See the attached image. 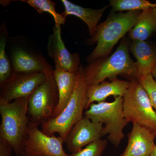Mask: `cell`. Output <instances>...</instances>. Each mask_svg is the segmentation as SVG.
<instances>
[{
	"label": "cell",
	"mask_w": 156,
	"mask_h": 156,
	"mask_svg": "<svg viewBox=\"0 0 156 156\" xmlns=\"http://www.w3.org/2000/svg\"><path fill=\"white\" fill-rule=\"evenodd\" d=\"M141 11L112 12L105 21L98 25L95 35L87 41L89 45L97 44L87 57V62L90 63L98 58L108 56L115 45L134 28Z\"/></svg>",
	"instance_id": "6da1fadb"
},
{
	"label": "cell",
	"mask_w": 156,
	"mask_h": 156,
	"mask_svg": "<svg viewBox=\"0 0 156 156\" xmlns=\"http://www.w3.org/2000/svg\"><path fill=\"white\" fill-rule=\"evenodd\" d=\"M129 44L126 39L122 40L114 53L110 56L98 58L84 68V76L87 85L97 84L117 78L126 77L131 80L138 75L135 62L129 54Z\"/></svg>",
	"instance_id": "7a4b0ae2"
},
{
	"label": "cell",
	"mask_w": 156,
	"mask_h": 156,
	"mask_svg": "<svg viewBox=\"0 0 156 156\" xmlns=\"http://www.w3.org/2000/svg\"><path fill=\"white\" fill-rule=\"evenodd\" d=\"M29 98L8 102L0 98V138L11 144L15 156H21L28 135L30 120L27 117Z\"/></svg>",
	"instance_id": "3957f363"
},
{
	"label": "cell",
	"mask_w": 156,
	"mask_h": 156,
	"mask_svg": "<svg viewBox=\"0 0 156 156\" xmlns=\"http://www.w3.org/2000/svg\"><path fill=\"white\" fill-rule=\"evenodd\" d=\"M87 87L84 76V68L81 64L70 100L58 116L50 118L42 124V131L44 133L48 135L58 133L65 142L73 127L83 117V111L87 103Z\"/></svg>",
	"instance_id": "277c9868"
},
{
	"label": "cell",
	"mask_w": 156,
	"mask_h": 156,
	"mask_svg": "<svg viewBox=\"0 0 156 156\" xmlns=\"http://www.w3.org/2000/svg\"><path fill=\"white\" fill-rule=\"evenodd\" d=\"M123 102V97L119 96L112 102L93 103L84 113V117L103 125V136L107 135L109 141L115 147L124 138L123 130L129 123L124 115Z\"/></svg>",
	"instance_id": "5b68a950"
},
{
	"label": "cell",
	"mask_w": 156,
	"mask_h": 156,
	"mask_svg": "<svg viewBox=\"0 0 156 156\" xmlns=\"http://www.w3.org/2000/svg\"><path fill=\"white\" fill-rule=\"evenodd\" d=\"M123 98V112L128 122L143 126L156 134V112L137 78L130 81Z\"/></svg>",
	"instance_id": "8992f818"
},
{
	"label": "cell",
	"mask_w": 156,
	"mask_h": 156,
	"mask_svg": "<svg viewBox=\"0 0 156 156\" xmlns=\"http://www.w3.org/2000/svg\"><path fill=\"white\" fill-rule=\"evenodd\" d=\"M53 71L50 65L45 71L46 80L29 98L27 114L30 121L38 126L51 118L58 103V89Z\"/></svg>",
	"instance_id": "52a82bcc"
},
{
	"label": "cell",
	"mask_w": 156,
	"mask_h": 156,
	"mask_svg": "<svg viewBox=\"0 0 156 156\" xmlns=\"http://www.w3.org/2000/svg\"><path fill=\"white\" fill-rule=\"evenodd\" d=\"M61 136L48 135L41 131L38 125L30 121L28 135L24 144L26 156H69L65 152ZM22 154V155H23Z\"/></svg>",
	"instance_id": "ba28073f"
},
{
	"label": "cell",
	"mask_w": 156,
	"mask_h": 156,
	"mask_svg": "<svg viewBox=\"0 0 156 156\" xmlns=\"http://www.w3.org/2000/svg\"><path fill=\"white\" fill-rule=\"evenodd\" d=\"M46 79L45 72L20 73L13 71L10 79L1 85L0 98L10 102L29 98Z\"/></svg>",
	"instance_id": "9c48e42d"
},
{
	"label": "cell",
	"mask_w": 156,
	"mask_h": 156,
	"mask_svg": "<svg viewBox=\"0 0 156 156\" xmlns=\"http://www.w3.org/2000/svg\"><path fill=\"white\" fill-rule=\"evenodd\" d=\"M48 55L53 58L55 68L72 73H77L80 64L79 54L70 53L61 36V25L55 24L50 35L47 48Z\"/></svg>",
	"instance_id": "30bf717a"
},
{
	"label": "cell",
	"mask_w": 156,
	"mask_h": 156,
	"mask_svg": "<svg viewBox=\"0 0 156 156\" xmlns=\"http://www.w3.org/2000/svg\"><path fill=\"white\" fill-rule=\"evenodd\" d=\"M103 125L92 122L83 117L74 126L68 135L65 143L72 153L80 150L91 143L101 139Z\"/></svg>",
	"instance_id": "8fae6325"
},
{
	"label": "cell",
	"mask_w": 156,
	"mask_h": 156,
	"mask_svg": "<svg viewBox=\"0 0 156 156\" xmlns=\"http://www.w3.org/2000/svg\"><path fill=\"white\" fill-rule=\"evenodd\" d=\"M156 134L136 124H133L131 131L127 135L128 144L120 156H151Z\"/></svg>",
	"instance_id": "7c38bea8"
},
{
	"label": "cell",
	"mask_w": 156,
	"mask_h": 156,
	"mask_svg": "<svg viewBox=\"0 0 156 156\" xmlns=\"http://www.w3.org/2000/svg\"><path fill=\"white\" fill-rule=\"evenodd\" d=\"M129 85L130 81L117 78L110 81H103L98 84L87 85L85 110L88 109L92 103L104 102L109 96L124 97Z\"/></svg>",
	"instance_id": "4fadbf2b"
},
{
	"label": "cell",
	"mask_w": 156,
	"mask_h": 156,
	"mask_svg": "<svg viewBox=\"0 0 156 156\" xmlns=\"http://www.w3.org/2000/svg\"><path fill=\"white\" fill-rule=\"evenodd\" d=\"M129 50L136 59L138 75L152 74L156 65V44L147 41H132Z\"/></svg>",
	"instance_id": "5bb4252c"
},
{
	"label": "cell",
	"mask_w": 156,
	"mask_h": 156,
	"mask_svg": "<svg viewBox=\"0 0 156 156\" xmlns=\"http://www.w3.org/2000/svg\"><path fill=\"white\" fill-rule=\"evenodd\" d=\"M13 71L20 73L45 72L50 65L42 56H36L17 48L11 54Z\"/></svg>",
	"instance_id": "9a60e30c"
},
{
	"label": "cell",
	"mask_w": 156,
	"mask_h": 156,
	"mask_svg": "<svg viewBox=\"0 0 156 156\" xmlns=\"http://www.w3.org/2000/svg\"><path fill=\"white\" fill-rule=\"evenodd\" d=\"M77 73L70 72L58 68L54 69L53 75L58 89V101L51 118L58 116L69 102L75 88Z\"/></svg>",
	"instance_id": "2e32d148"
},
{
	"label": "cell",
	"mask_w": 156,
	"mask_h": 156,
	"mask_svg": "<svg viewBox=\"0 0 156 156\" xmlns=\"http://www.w3.org/2000/svg\"><path fill=\"white\" fill-rule=\"evenodd\" d=\"M64 7V12L62 14L66 17L72 15L80 18L87 24L91 37L95 35L98 23L105 10L108 6L101 9H93L83 8L67 0H62Z\"/></svg>",
	"instance_id": "e0dca14e"
},
{
	"label": "cell",
	"mask_w": 156,
	"mask_h": 156,
	"mask_svg": "<svg viewBox=\"0 0 156 156\" xmlns=\"http://www.w3.org/2000/svg\"><path fill=\"white\" fill-rule=\"evenodd\" d=\"M156 33V8L141 11L136 25L128 33L132 41H147Z\"/></svg>",
	"instance_id": "ac0fdd59"
},
{
	"label": "cell",
	"mask_w": 156,
	"mask_h": 156,
	"mask_svg": "<svg viewBox=\"0 0 156 156\" xmlns=\"http://www.w3.org/2000/svg\"><path fill=\"white\" fill-rule=\"evenodd\" d=\"M110 6L113 12L142 11L150 8H156V4L147 0H110Z\"/></svg>",
	"instance_id": "d6986e66"
},
{
	"label": "cell",
	"mask_w": 156,
	"mask_h": 156,
	"mask_svg": "<svg viewBox=\"0 0 156 156\" xmlns=\"http://www.w3.org/2000/svg\"><path fill=\"white\" fill-rule=\"evenodd\" d=\"M23 2L28 4L34 8L39 14L44 12L49 13L53 16L55 24L64 25L66 22V17L62 14H59L55 10L56 4L50 0H23Z\"/></svg>",
	"instance_id": "ffe728a7"
},
{
	"label": "cell",
	"mask_w": 156,
	"mask_h": 156,
	"mask_svg": "<svg viewBox=\"0 0 156 156\" xmlns=\"http://www.w3.org/2000/svg\"><path fill=\"white\" fill-rule=\"evenodd\" d=\"M6 37L1 33L0 37V85L8 80L13 73L6 53Z\"/></svg>",
	"instance_id": "44dd1931"
},
{
	"label": "cell",
	"mask_w": 156,
	"mask_h": 156,
	"mask_svg": "<svg viewBox=\"0 0 156 156\" xmlns=\"http://www.w3.org/2000/svg\"><path fill=\"white\" fill-rule=\"evenodd\" d=\"M107 144L106 140H98L91 143L80 150L72 153L69 156H101Z\"/></svg>",
	"instance_id": "7402d4cb"
},
{
	"label": "cell",
	"mask_w": 156,
	"mask_h": 156,
	"mask_svg": "<svg viewBox=\"0 0 156 156\" xmlns=\"http://www.w3.org/2000/svg\"><path fill=\"white\" fill-rule=\"evenodd\" d=\"M139 81L147 93L153 107L156 112V82L152 74L142 76L138 75Z\"/></svg>",
	"instance_id": "603a6c76"
},
{
	"label": "cell",
	"mask_w": 156,
	"mask_h": 156,
	"mask_svg": "<svg viewBox=\"0 0 156 156\" xmlns=\"http://www.w3.org/2000/svg\"><path fill=\"white\" fill-rule=\"evenodd\" d=\"M13 148L9 142L0 138V156H11Z\"/></svg>",
	"instance_id": "cb8c5ba5"
},
{
	"label": "cell",
	"mask_w": 156,
	"mask_h": 156,
	"mask_svg": "<svg viewBox=\"0 0 156 156\" xmlns=\"http://www.w3.org/2000/svg\"><path fill=\"white\" fill-rule=\"evenodd\" d=\"M152 75L154 79L155 80L156 82V65L152 73Z\"/></svg>",
	"instance_id": "d4e9b609"
},
{
	"label": "cell",
	"mask_w": 156,
	"mask_h": 156,
	"mask_svg": "<svg viewBox=\"0 0 156 156\" xmlns=\"http://www.w3.org/2000/svg\"><path fill=\"white\" fill-rule=\"evenodd\" d=\"M151 156H156V145H155L154 147Z\"/></svg>",
	"instance_id": "484cf974"
},
{
	"label": "cell",
	"mask_w": 156,
	"mask_h": 156,
	"mask_svg": "<svg viewBox=\"0 0 156 156\" xmlns=\"http://www.w3.org/2000/svg\"><path fill=\"white\" fill-rule=\"evenodd\" d=\"M21 156H26L24 155L23 154Z\"/></svg>",
	"instance_id": "4316f807"
}]
</instances>
